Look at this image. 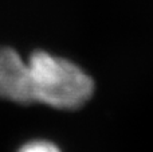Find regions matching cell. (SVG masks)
<instances>
[{"label":"cell","mask_w":153,"mask_h":152,"mask_svg":"<svg viewBox=\"0 0 153 152\" xmlns=\"http://www.w3.org/2000/svg\"><path fill=\"white\" fill-rule=\"evenodd\" d=\"M34 104L62 112L78 110L95 90L91 75L76 62L47 50H34L27 57Z\"/></svg>","instance_id":"6da1fadb"},{"label":"cell","mask_w":153,"mask_h":152,"mask_svg":"<svg viewBox=\"0 0 153 152\" xmlns=\"http://www.w3.org/2000/svg\"><path fill=\"white\" fill-rule=\"evenodd\" d=\"M16 152H63L55 142L48 139H31L24 142Z\"/></svg>","instance_id":"3957f363"},{"label":"cell","mask_w":153,"mask_h":152,"mask_svg":"<svg viewBox=\"0 0 153 152\" xmlns=\"http://www.w3.org/2000/svg\"><path fill=\"white\" fill-rule=\"evenodd\" d=\"M0 100L20 107L34 104L28 62L12 46H0Z\"/></svg>","instance_id":"7a4b0ae2"}]
</instances>
